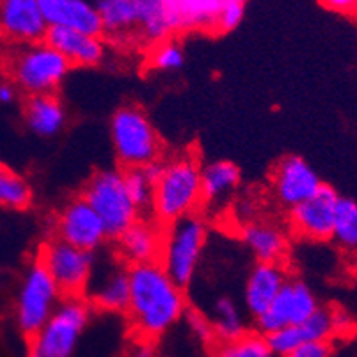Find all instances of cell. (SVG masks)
Masks as SVG:
<instances>
[{"label": "cell", "instance_id": "6da1fadb", "mask_svg": "<svg viewBox=\"0 0 357 357\" xmlns=\"http://www.w3.org/2000/svg\"><path fill=\"white\" fill-rule=\"evenodd\" d=\"M130 298L126 313L139 337L155 340L173 329L187 313L180 284L160 261L130 267Z\"/></svg>", "mask_w": 357, "mask_h": 357}, {"label": "cell", "instance_id": "7a4b0ae2", "mask_svg": "<svg viewBox=\"0 0 357 357\" xmlns=\"http://www.w3.org/2000/svg\"><path fill=\"white\" fill-rule=\"evenodd\" d=\"M103 32L123 43L153 47L174 34L165 0H95Z\"/></svg>", "mask_w": 357, "mask_h": 357}, {"label": "cell", "instance_id": "3957f363", "mask_svg": "<svg viewBox=\"0 0 357 357\" xmlns=\"http://www.w3.org/2000/svg\"><path fill=\"white\" fill-rule=\"evenodd\" d=\"M199 162L192 155H178L164 162L155 181L153 210L158 222L171 224L192 215L203 201Z\"/></svg>", "mask_w": 357, "mask_h": 357}, {"label": "cell", "instance_id": "277c9868", "mask_svg": "<svg viewBox=\"0 0 357 357\" xmlns=\"http://www.w3.org/2000/svg\"><path fill=\"white\" fill-rule=\"evenodd\" d=\"M71 64L47 41L20 45L8 59V75L29 96L54 95L66 80Z\"/></svg>", "mask_w": 357, "mask_h": 357}, {"label": "cell", "instance_id": "5b68a950", "mask_svg": "<svg viewBox=\"0 0 357 357\" xmlns=\"http://www.w3.org/2000/svg\"><path fill=\"white\" fill-rule=\"evenodd\" d=\"M110 141L116 158L125 169H139L160 160L162 141L146 112L126 105L110 119Z\"/></svg>", "mask_w": 357, "mask_h": 357}, {"label": "cell", "instance_id": "8992f818", "mask_svg": "<svg viewBox=\"0 0 357 357\" xmlns=\"http://www.w3.org/2000/svg\"><path fill=\"white\" fill-rule=\"evenodd\" d=\"M89 304L80 297H64L48 322L29 342L27 357H71L89 324Z\"/></svg>", "mask_w": 357, "mask_h": 357}, {"label": "cell", "instance_id": "52a82bcc", "mask_svg": "<svg viewBox=\"0 0 357 357\" xmlns=\"http://www.w3.org/2000/svg\"><path fill=\"white\" fill-rule=\"evenodd\" d=\"M84 197L100 215L109 238L118 240L141 217L126 190L125 173L118 169H102L93 174Z\"/></svg>", "mask_w": 357, "mask_h": 357}, {"label": "cell", "instance_id": "ba28073f", "mask_svg": "<svg viewBox=\"0 0 357 357\" xmlns=\"http://www.w3.org/2000/svg\"><path fill=\"white\" fill-rule=\"evenodd\" d=\"M206 236V224L196 213L174 220L169 224L167 231H164L158 261L181 288L187 287L196 275Z\"/></svg>", "mask_w": 357, "mask_h": 357}, {"label": "cell", "instance_id": "9c48e42d", "mask_svg": "<svg viewBox=\"0 0 357 357\" xmlns=\"http://www.w3.org/2000/svg\"><path fill=\"white\" fill-rule=\"evenodd\" d=\"M63 301V291L40 261L32 263L16 294V326L25 336H34Z\"/></svg>", "mask_w": 357, "mask_h": 357}, {"label": "cell", "instance_id": "30bf717a", "mask_svg": "<svg viewBox=\"0 0 357 357\" xmlns=\"http://www.w3.org/2000/svg\"><path fill=\"white\" fill-rule=\"evenodd\" d=\"M38 261L47 268L66 297H80L87 290L95 271L93 255L70 245L61 238H52L40 251Z\"/></svg>", "mask_w": 357, "mask_h": 357}, {"label": "cell", "instance_id": "8fae6325", "mask_svg": "<svg viewBox=\"0 0 357 357\" xmlns=\"http://www.w3.org/2000/svg\"><path fill=\"white\" fill-rule=\"evenodd\" d=\"M317 295L310 287L297 279H288L268 310L256 318V326L263 336L288 326L304 322L318 310Z\"/></svg>", "mask_w": 357, "mask_h": 357}, {"label": "cell", "instance_id": "7c38bea8", "mask_svg": "<svg viewBox=\"0 0 357 357\" xmlns=\"http://www.w3.org/2000/svg\"><path fill=\"white\" fill-rule=\"evenodd\" d=\"M55 231L57 238L87 252L102 248V243L109 238L102 219L84 196L64 204L55 222Z\"/></svg>", "mask_w": 357, "mask_h": 357}, {"label": "cell", "instance_id": "4fadbf2b", "mask_svg": "<svg viewBox=\"0 0 357 357\" xmlns=\"http://www.w3.org/2000/svg\"><path fill=\"white\" fill-rule=\"evenodd\" d=\"M337 201H340V196L336 190L324 183L310 199L291 208V228L304 238L318 240V242L329 240L333 235Z\"/></svg>", "mask_w": 357, "mask_h": 357}, {"label": "cell", "instance_id": "5bb4252c", "mask_svg": "<svg viewBox=\"0 0 357 357\" xmlns=\"http://www.w3.org/2000/svg\"><path fill=\"white\" fill-rule=\"evenodd\" d=\"M322 185L317 171L304 158L295 155L279 162L272 174V189L275 197L290 210L310 199Z\"/></svg>", "mask_w": 357, "mask_h": 357}, {"label": "cell", "instance_id": "9a60e30c", "mask_svg": "<svg viewBox=\"0 0 357 357\" xmlns=\"http://www.w3.org/2000/svg\"><path fill=\"white\" fill-rule=\"evenodd\" d=\"M0 29L16 45L43 41L48 32L41 0H0Z\"/></svg>", "mask_w": 357, "mask_h": 357}, {"label": "cell", "instance_id": "2e32d148", "mask_svg": "<svg viewBox=\"0 0 357 357\" xmlns=\"http://www.w3.org/2000/svg\"><path fill=\"white\" fill-rule=\"evenodd\" d=\"M334 333L336 329H334L333 311L318 307L304 322L267 334V342L275 356L284 357L287 354L294 352L295 349L307 345V343L329 342Z\"/></svg>", "mask_w": 357, "mask_h": 357}, {"label": "cell", "instance_id": "e0dca14e", "mask_svg": "<svg viewBox=\"0 0 357 357\" xmlns=\"http://www.w3.org/2000/svg\"><path fill=\"white\" fill-rule=\"evenodd\" d=\"M41 9L48 29H71L95 36L103 32L98 9L89 0H41Z\"/></svg>", "mask_w": 357, "mask_h": 357}, {"label": "cell", "instance_id": "ac0fdd59", "mask_svg": "<svg viewBox=\"0 0 357 357\" xmlns=\"http://www.w3.org/2000/svg\"><path fill=\"white\" fill-rule=\"evenodd\" d=\"M164 231L158 222L139 217L118 238V251L130 267L160 259Z\"/></svg>", "mask_w": 357, "mask_h": 357}, {"label": "cell", "instance_id": "d6986e66", "mask_svg": "<svg viewBox=\"0 0 357 357\" xmlns=\"http://www.w3.org/2000/svg\"><path fill=\"white\" fill-rule=\"evenodd\" d=\"M45 41L50 43L71 66H96L105 57V43L100 36L71 29H48Z\"/></svg>", "mask_w": 357, "mask_h": 357}, {"label": "cell", "instance_id": "ffe728a7", "mask_svg": "<svg viewBox=\"0 0 357 357\" xmlns=\"http://www.w3.org/2000/svg\"><path fill=\"white\" fill-rule=\"evenodd\" d=\"M287 281V271L279 263L258 261L243 288V304L255 320L268 310Z\"/></svg>", "mask_w": 357, "mask_h": 357}, {"label": "cell", "instance_id": "44dd1931", "mask_svg": "<svg viewBox=\"0 0 357 357\" xmlns=\"http://www.w3.org/2000/svg\"><path fill=\"white\" fill-rule=\"evenodd\" d=\"M228 0H165L173 32H215L220 9Z\"/></svg>", "mask_w": 357, "mask_h": 357}, {"label": "cell", "instance_id": "7402d4cb", "mask_svg": "<svg viewBox=\"0 0 357 357\" xmlns=\"http://www.w3.org/2000/svg\"><path fill=\"white\" fill-rule=\"evenodd\" d=\"M130 268L121 265L103 267L98 274L91 275L89 291L91 303L103 311L121 313L128 307L130 298Z\"/></svg>", "mask_w": 357, "mask_h": 357}, {"label": "cell", "instance_id": "603a6c76", "mask_svg": "<svg viewBox=\"0 0 357 357\" xmlns=\"http://www.w3.org/2000/svg\"><path fill=\"white\" fill-rule=\"evenodd\" d=\"M24 119L34 135L54 137L66 125V110L55 95H34L25 102Z\"/></svg>", "mask_w": 357, "mask_h": 357}, {"label": "cell", "instance_id": "cb8c5ba5", "mask_svg": "<svg viewBox=\"0 0 357 357\" xmlns=\"http://www.w3.org/2000/svg\"><path fill=\"white\" fill-rule=\"evenodd\" d=\"M240 238L261 263H279V259L287 255L288 238L275 224L259 220L245 224L240 231Z\"/></svg>", "mask_w": 357, "mask_h": 357}, {"label": "cell", "instance_id": "d4e9b609", "mask_svg": "<svg viewBox=\"0 0 357 357\" xmlns=\"http://www.w3.org/2000/svg\"><path fill=\"white\" fill-rule=\"evenodd\" d=\"M240 183V169L233 162L217 160L201 169L203 201L222 203Z\"/></svg>", "mask_w": 357, "mask_h": 357}, {"label": "cell", "instance_id": "484cf974", "mask_svg": "<svg viewBox=\"0 0 357 357\" xmlns=\"http://www.w3.org/2000/svg\"><path fill=\"white\" fill-rule=\"evenodd\" d=\"M210 322H212L215 337H219L220 342L235 340V337L248 333V326H245V318H243L242 310L229 297L217 298L215 304H213L212 320Z\"/></svg>", "mask_w": 357, "mask_h": 357}, {"label": "cell", "instance_id": "4316f807", "mask_svg": "<svg viewBox=\"0 0 357 357\" xmlns=\"http://www.w3.org/2000/svg\"><path fill=\"white\" fill-rule=\"evenodd\" d=\"M331 238L345 251H357V203L340 197Z\"/></svg>", "mask_w": 357, "mask_h": 357}, {"label": "cell", "instance_id": "83f0119b", "mask_svg": "<svg viewBox=\"0 0 357 357\" xmlns=\"http://www.w3.org/2000/svg\"><path fill=\"white\" fill-rule=\"evenodd\" d=\"M213 357H278L272 352L267 336L261 333H245L235 340L222 342Z\"/></svg>", "mask_w": 357, "mask_h": 357}, {"label": "cell", "instance_id": "f1b7e54d", "mask_svg": "<svg viewBox=\"0 0 357 357\" xmlns=\"http://www.w3.org/2000/svg\"><path fill=\"white\" fill-rule=\"evenodd\" d=\"M32 203V189L22 174L2 169L0 171V206L8 210H25Z\"/></svg>", "mask_w": 357, "mask_h": 357}, {"label": "cell", "instance_id": "f546056e", "mask_svg": "<svg viewBox=\"0 0 357 357\" xmlns=\"http://www.w3.org/2000/svg\"><path fill=\"white\" fill-rule=\"evenodd\" d=\"M185 63V52L176 40L160 41L153 45L149 50V66L155 71L169 73V71H178Z\"/></svg>", "mask_w": 357, "mask_h": 357}, {"label": "cell", "instance_id": "4dcf8cb0", "mask_svg": "<svg viewBox=\"0 0 357 357\" xmlns=\"http://www.w3.org/2000/svg\"><path fill=\"white\" fill-rule=\"evenodd\" d=\"M125 183L130 197L137 206L139 212H148L153 206V190L155 183L149 180L144 169H126L125 171Z\"/></svg>", "mask_w": 357, "mask_h": 357}, {"label": "cell", "instance_id": "1f68e13d", "mask_svg": "<svg viewBox=\"0 0 357 357\" xmlns=\"http://www.w3.org/2000/svg\"><path fill=\"white\" fill-rule=\"evenodd\" d=\"M243 15H245V0H228L220 9L215 22V32H231L242 24Z\"/></svg>", "mask_w": 357, "mask_h": 357}, {"label": "cell", "instance_id": "d6a6232c", "mask_svg": "<svg viewBox=\"0 0 357 357\" xmlns=\"http://www.w3.org/2000/svg\"><path fill=\"white\" fill-rule=\"evenodd\" d=\"M185 318H187L189 329L192 331V334L199 342L212 343L215 340V333H213L212 322H210L208 317H204L199 311H187Z\"/></svg>", "mask_w": 357, "mask_h": 357}, {"label": "cell", "instance_id": "836d02e7", "mask_svg": "<svg viewBox=\"0 0 357 357\" xmlns=\"http://www.w3.org/2000/svg\"><path fill=\"white\" fill-rule=\"evenodd\" d=\"M284 357H331V345L329 342L307 343V345L298 347L294 352L287 354Z\"/></svg>", "mask_w": 357, "mask_h": 357}, {"label": "cell", "instance_id": "e575fe53", "mask_svg": "<svg viewBox=\"0 0 357 357\" xmlns=\"http://www.w3.org/2000/svg\"><path fill=\"white\" fill-rule=\"evenodd\" d=\"M320 4L333 13L340 15H356L357 0H320Z\"/></svg>", "mask_w": 357, "mask_h": 357}, {"label": "cell", "instance_id": "d590c367", "mask_svg": "<svg viewBox=\"0 0 357 357\" xmlns=\"http://www.w3.org/2000/svg\"><path fill=\"white\" fill-rule=\"evenodd\" d=\"M126 357H157V350L151 345V340L139 337L137 342L128 347Z\"/></svg>", "mask_w": 357, "mask_h": 357}, {"label": "cell", "instance_id": "8d00e7d4", "mask_svg": "<svg viewBox=\"0 0 357 357\" xmlns=\"http://www.w3.org/2000/svg\"><path fill=\"white\" fill-rule=\"evenodd\" d=\"M16 100V86L13 82H0V103L9 105Z\"/></svg>", "mask_w": 357, "mask_h": 357}, {"label": "cell", "instance_id": "74e56055", "mask_svg": "<svg viewBox=\"0 0 357 357\" xmlns=\"http://www.w3.org/2000/svg\"><path fill=\"white\" fill-rule=\"evenodd\" d=\"M2 40H4V34H2V29H0V43H2Z\"/></svg>", "mask_w": 357, "mask_h": 357}, {"label": "cell", "instance_id": "f35d334b", "mask_svg": "<svg viewBox=\"0 0 357 357\" xmlns=\"http://www.w3.org/2000/svg\"><path fill=\"white\" fill-rule=\"evenodd\" d=\"M2 169H4V165H2V164H0V171H2Z\"/></svg>", "mask_w": 357, "mask_h": 357}]
</instances>
